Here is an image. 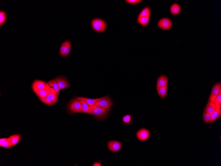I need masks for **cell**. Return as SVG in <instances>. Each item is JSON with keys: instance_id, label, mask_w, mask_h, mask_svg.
<instances>
[{"instance_id": "d4e9b609", "label": "cell", "mask_w": 221, "mask_h": 166, "mask_svg": "<svg viewBox=\"0 0 221 166\" xmlns=\"http://www.w3.org/2000/svg\"><path fill=\"white\" fill-rule=\"evenodd\" d=\"M6 12L1 10L0 11V26H1L4 24L6 21Z\"/></svg>"}, {"instance_id": "5b68a950", "label": "cell", "mask_w": 221, "mask_h": 166, "mask_svg": "<svg viewBox=\"0 0 221 166\" xmlns=\"http://www.w3.org/2000/svg\"><path fill=\"white\" fill-rule=\"evenodd\" d=\"M71 48V43L69 40H66L63 43L60 48L59 54L62 57H66L69 54Z\"/></svg>"}, {"instance_id": "484cf974", "label": "cell", "mask_w": 221, "mask_h": 166, "mask_svg": "<svg viewBox=\"0 0 221 166\" xmlns=\"http://www.w3.org/2000/svg\"><path fill=\"white\" fill-rule=\"evenodd\" d=\"M1 147L5 148H8L12 147L11 139L10 138H7Z\"/></svg>"}, {"instance_id": "30bf717a", "label": "cell", "mask_w": 221, "mask_h": 166, "mask_svg": "<svg viewBox=\"0 0 221 166\" xmlns=\"http://www.w3.org/2000/svg\"><path fill=\"white\" fill-rule=\"evenodd\" d=\"M158 25L161 29L169 30L172 26V22L169 19L164 18L159 21L158 23Z\"/></svg>"}, {"instance_id": "e0dca14e", "label": "cell", "mask_w": 221, "mask_h": 166, "mask_svg": "<svg viewBox=\"0 0 221 166\" xmlns=\"http://www.w3.org/2000/svg\"><path fill=\"white\" fill-rule=\"evenodd\" d=\"M168 79L166 76H161L157 81V88L167 87Z\"/></svg>"}, {"instance_id": "9c48e42d", "label": "cell", "mask_w": 221, "mask_h": 166, "mask_svg": "<svg viewBox=\"0 0 221 166\" xmlns=\"http://www.w3.org/2000/svg\"><path fill=\"white\" fill-rule=\"evenodd\" d=\"M107 146L109 149L111 151L117 152L121 149L122 144L117 141H112L108 142Z\"/></svg>"}, {"instance_id": "7402d4cb", "label": "cell", "mask_w": 221, "mask_h": 166, "mask_svg": "<svg viewBox=\"0 0 221 166\" xmlns=\"http://www.w3.org/2000/svg\"><path fill=\"white\" fill-rule=\"evenodd\" d=\"M150 17V16H148L138 18V22L141 24L143 27H145L148 24Z\"/></svg>"}, {"instance_id": "44dd1931", "label": "cell", "mask_w": 221, "mask_h": 166, "mask_svg": "<svg viewBox=\"0 0 221 166\" xmlns=\"http://www.w3.org/2000/svg\"><path fill=\"white\" fill-rule=\"evenodd\" d=\"M216 109V105L215 103L209 101L206 105L205 111L209 114L212 115Z\"/></svg>"}, {"instance_id": "4316f807", "label": "cell", "mask_w": 221, "mask_h": 166, "mask_svg": "<svg viewBox=\"0 0 221 166\" xmlns=\"http://www.w3.org/2000/svg\"><path fill=\"white\" fill-rule=\"evenodd\" d=\"M212 115L209 114L206 111H204L203 114V118L206 123H208Z\"/></svg>"}, {"instance_id": "4fadbf2b", "label": "cell", "mask_w": 221, "mask_h": 166, "mask_svg": "<svg viewBox=\"0 0 221 166\" xmlns=\"http://www.w3.org/2000/svg\"><path fill=\"white\" fill-rule=\"evenodd\" d=\"M51 87L47 83L46 86L44 89L41 90L36 94L40 100L46 98L50 93Z\"/></svg>"}, {"instance_id": "ffe728a7", "label": "cell", "mask_w": 221, "mask_h": 166, "mask_svg": "<svg viewBox=\"0 0 221 166\" xmlns=\"http://www.w3.org/2000/svg\"><path fill=\"white\" fill-rule=\"evenodd\" d=\"M180 6L177 4H174L171 6L170 10L171 13L173 15H177L181 12Z\"/></svg>"}, {"instance_id": "ac0fdd59", "label": "cell", "mask_w": 221, "mask_h": 166, "mask_svg": "<svg viewBox=\"0 0 221 166\" xmlns=\"http://www.w3.org/2000/svg\"><path fill=\"white\" fill-rule=\"evenodd\" d=\"M158 94L162 98L164 99L167 93V87L157 88Z\"/></svg>"}, {"instance_id": "277c9868", "label": "cell", "mask_w": 221, "mask_h": 166, "mask_svg": "<svg viewBox=\"0 0 221 166\" xmlns=\"http://www.w3.org/2000/svg\"><path fill=\"white\" fill-rule=\"evenodd\" d=\"M93 29L97 32H103L106 30L107 25L104 21L99 19H95L92 22Z\"/></svg>"}, {"instance_id": "3957f363", "label": "cell", "mask_w": 221, "mask_h": 166, "mask_svg": "<svg viewBox=\"0 0 221 166\" xmlns=\"http://www.w3.org/2000/svg\"><path fill=\"white\" fill-rule=\"evenodd\" d=\"M68 109L70 112L73 114L81 113L83 110L82 104L80 101L73 99L69 103Z\"/></svg>"}, {"instance_id": "5bb4252c", "label": "cell", "mask_w": 221, "mask_h": 166, "mask_svg": "<svg viewBox=\"0 0 221 166\" xmlns=\"http://www.w3.org/2000/svg\"><path fill=\"white\" fill-rule=\"evenodd\" d=\"M58 82V85L60 90L70 87L67 80L63 77H58L55 78Z\"/></svg>"}, {"instance_id": "7a4b0ae2", "label": "cell", "mask_w": 221, "mask_h": 166, "mask_svg": "<svg viewBox=\"0 0 221 166\" xmlns=\"http://www.w3.org/2000/svg\"><path fill=\"white\" fill-rule=\"evenodd\" d=\"M110 110V108H103L94 105L93 115L98 119H103L106 117Z\"/></svg>"}, {"instance_id": "52a82bcc", "label": "cell", "mask_w": 221, "mask_h": 166, "mask_svg": "<svg viewBox=\"0 0 221 166\" xmlns=\"http://www.w3.org/2000/svg\"><path fill=\"white\" fill-rule=\"evenodd\" d=\"M47 83L44 81L40 80H34L32 85V89L34 92L37 93L41 90L44 89L46 86Z\"/></svg>"}, {"instance_id": "ba28073f", "label": "cell", "mask_w": 221, "mask_h": 166, "mask_svg": "<svg viewBox=\"0 0 221 166\" xmlns=\"http://www.w3.org/2000/svg\"><path fill=\"white\" fill-rule=\"evenodd\" d=\"M113 105V102L109 98L98 101L95 104L96 106L103 108H110Z\"/></svg>"}, {"instance_id": "f1b7e54d", "label": "cell", "mask_w": 221, "mask_h": 166, "mask_svg": "<svg viewBox=\"0 0 221 166\" xmlns=\"http://www.w3.org/2000/svg\"><path fill=\"white\" fill-rule=\"evenodd\" d=\"M221 103V91L216 97L214 103L216 105H220Z\"/></svg>"}, {"instance_id": "83f0119b", "label": "cell", "mask_w": 221, "mask_h": 166, "mask_svg": "<svg viewBox=\"0 0 221 166\" xmlns=\"http://www.w3.org/2000/svg\"><path fill=\"white\" fill-rule=\"evenodd\" d=\"M122 120L124 123H129L131 121V116L129 115H126L123 118Z\"/></svg>"}, {"instance_id": "8fae6325", "label": "cell", "mask_w": 221, "mask_h": 166, "mask_svg": "<svg viewBox=\"0 0 221 166\" xmlns=\"http://www.w3.org/2000/svg\"><path fill=\"white\" fill-rule=\"evenodd\" d=\"M150 132L148 130L142 128L136 133V136L140 141H145L148 139L150 137Z\"/></svg>"}, {"instance_id": "8992f818", "label": "cell", "mask_w": 221, "mask_h": 166, "mask_svg": "<svg viewBox=\"0 0 221 166\" xmlns=\"http://www.w3.org/2000/svg\"><path fill=\"white\" fill-rule=\"evenodd\" d=\"M221 91V84L220 83H217L213 86L209 98V101L214 103L217 96Z\"/></svg>"}, {"instance_id": "6da1fadb", "label": "cell", "mask_w": 221, "mask_h": 166, "mask_svg": "<svg viewBox=\"0 0 221 166\" xmlns=\"http://www.w3.org/2000/svg\"><path fill=\"white\" fill-rule=\"evenodd\" d=\"M50 90V93L48 96L46 98L40 100L45 104L52 106L57 103L58 100V96L57 91L54 88L51 87Z\"/></svg>"}, {"instance_id": "9a60e30c", "label": "cell", "mask_w": 221, "mask_h": 166, "mask_svg": "<svg viewBox=\"0 0 221 166\" xmlns=\"http://www.w3.org/2000/svg\"><path fill=\"white\" fill-rule=\"evenodd\" d=\"M221 115V109L220 105H216V109L212 115L211 118L208 121V123H211L214 122L217 119L219 118Z\"/></svg>"}, {"instance_id": "4dcf8cb0", "label": "cell", "mask_w": 221, "mask_h": 166, "mask_svg": "<svg viewBox=\"0 0 221 166\" xmlns=\"http://www.w3.org/2000/svg\"><path fill=\"white\" fill-rule=\"evenodd\" d=\"M7 138H2L0 139V146H2V144L5 142V141Z\"/></svg>"}, {"instance_id": "7c38bea8", "label": "cell", "mask_w": 221, "mask_h": 166, "mask_svg": "<svg viewBox=\"0 0 221 166\" xmlns=\"http://www.w3.org/2000/svg\"><path fill=\"white\" fill-rule=\"evenodd\" d=\"M109 98L108 96H105L99 98L90 99L82 97H78L76 98V99L79 101H85L88 104L91 106L93 107V106L95 105L96 103L98 101L101 100L103 99L106 98Z\"/></svg>"}, {"instance_id": "603a6c76", "label": "cell", "mask_w": 221, "mask_h": 166, "mask_svg": "<svg viewBox=\"0 0 221 166\" xmlns=\"http://www.w3.org/2000/svg\"><path fill=\"white\" fill-rule=\"evenodd\" d=\"M11 139L12 147L16 145L20 142L21 140V136L18 134H14L9 137Z\"/></svg>"}, {"instance_id": "d6986e66", "label": "cell", "mask_w": 221, "mask_h": 166, "mask_svg": "<svg viewBox=\"0 0 221 166\" xmlns=\"http://www.w3.org/2000/svg\"><path fill=\"white\" fill-rule=\"evenodd\" d=\"M47 83L50 87L54 88L55 90L57 91L59 97V92L60 90L57 80L55 79H54L48 81Z\"/></svg>"}, {"instance_id": "cb8c5ba5", "label": "cell", "mask_w": 221, "mask_h": 166, "mask_svg": "<svg viewBox=\"0 0 221 166\" xmlns=\"http://www.w3.org/2000/svg\"><path fill=\"white\" fill-rule=\"evenodd\" d=\"M151 9L148 7H146L143 9L140 13L138 18L150 16Z\"/></svg>"}, {"instance_id": "2e32d148", "label": "cell", "mask_w": 221, "mask_h": 166, "mask_svg": "<svg viewBox=\"0 0 221 166\" xmlns=\"http://www.w3.org/2000/svg\"><path fill=\"white\" fill-rule=\"evenodd\" d=\"M82 105L83 110L82 113H85L90 115H93V107L88 104L86 102L83 101H80Z\"/></svg>"}, {"instance_id": "f546056e", "label": "cell", "mask_w": 221, "mask_h": 166, "mask_svg": "<svg viewBox=\"0 0 221 166\" xmlns=\"http://www.w3.org/2000/svg\"><path fill=\"white\" fill-rule=\"evenodd\" d=\"M126 2L132 5H135L139 3L142 2V1L140 0H127L126 1Z\"/></svg>"}, {"instance_id": "1f68e13d", "label": "cell", "mask_w": 221, "mask_h": 166, "mask_svg": "<svg viewBox=\"0 0 221 166\" xmlns=\"http://www.w3.org/2000/svg\"><path fill=\"white\" fill-rule=\"evenodd\" d=\"M93 166H101V164L99 162H96L93 165Z\"/></svg>"}]
</instances>
